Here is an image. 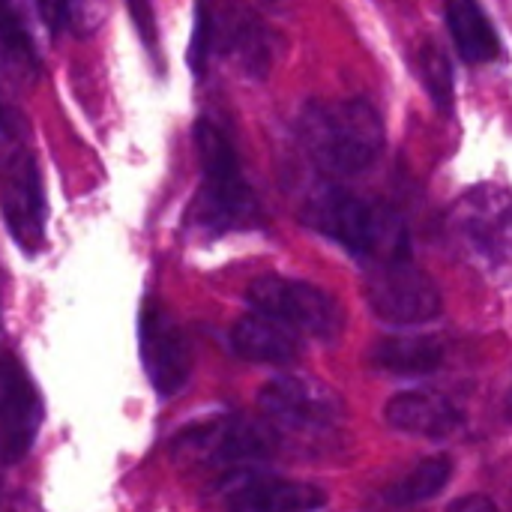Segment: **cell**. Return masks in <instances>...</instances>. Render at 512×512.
Returning <instances> with one entry per match:
<instances>
[{
  "label": "cell",
  "instance_id": "cell-1",
  "mask_svg": "<svg viewBox=\"0 0 512 512\" xmlns=\"http://www.w3.org/2000/svg\"><path fill=\"white\" fill-rule=\"evenodd\" d=\"M303 150L330 174H363L384 153V120L366 99L312 102L297 120Z\"/></svg>",
  "mask_w": 512,
  "mask_h": 512
},
{
  "label": "cell",
  "instance_id": "cell-2",
  "mask_svg": "<svg viewBox=\"0 0 512 512\" xmlns=\"http://www.w3.org/2000/svg\"><path fill=\"white\" fill-rule=\"evenodd\" d=\"M303 222L354 255L378 261L405 258V228L384 207L363 201L348 189L324 186L309 195L303 204Z\"/></svg>",
  "mask_w": 512,
  "mask_h": 512
},
{
  "label": "cell",
  "instance_id": "cell-3",
  "mask_svg": "<svg viewBox=\"0 0 512 512\" xmlns=\"http://www.w3.org/2000/svg\"><path fill=\"white\" fill-rule=\"evenodd\" d=\"M195 144L204 165V183L192 207V222L213 234L249 228L258 222V201L243 180L237 150L222 126L201 120L195 129Z\"/></svg>",
  "mask_w": 512,
  "mask_h": 512
},
{
  "label": "cell",
  "instance_id": "cell-4",
  "mask_svg": "<svg viewBox=\"0 0 512 512\" xmlns=\"http://www.w3.org/2000/svg\"><path fill=\"white\" fill-rule=\"evenodd\" d=\"M210 57L231 63L249 78H261L273 63V36L267 24L237 0H198L192 42L195 69L204 72Z\"/></svg>",
  "mask_w": 512,
  "mask_h": 512
},
{
  "label": "cell",
  "instance_id": "cell-5",
  "mask_svg": "<svg viewBox=\"0 0 512 512\" xmlns=\"http://www.w3.org/2000/svg\"><path fill=\"white\" fill-rule=\"evenodd\" d=\"M450 231L489 276H512V192L495 183L474 186L450 210Z\"/></svg>",
  "mask_w": 512,
  "mask_h": 512
},
{
  "label": "cell",
  "instance_id": "cell-6",
  "mask_svg": "<svg viewBox=\"0 0 512 512\" xmlns=\"http://www.w3.org/2000/svg\"><path fill=\"white\" fill-rule=\"evenodd\" d=\"M249 303H252V309L279 318L300 336L333 342L345 330L342 306L327 291H321L309 282H300V279L264 276V279L252 282Z\"/></svg>",
  "mask_w": 512,
  "mask_h": 512
},
{
  "label": "cell",
  "instance_id": "cell-7",
  "mask_svg": "<svg viewBox=\"0 0 512 512\" xmlns=\"http://www.w3.org/2000/svg\"><path fill=\"white\" fill-rule=\"evenodd\" d=\"M261 414L273 432L285 435H321L342 420L339 396L300 375H282L261 390Z\"/></svg>",
  "mask_w": 512,
  "mask_h": 512
},
{
  "label": "cell",
  "instance_id": "cell-8",
  "mask_svg": "<svg viewBox=\"0 0 512 512\" xmlns=\"http://www.w3.org/2000/svg\"><path fill=\"white\" fill-rule=\"evenodd\" d=\"M369 309L387 324H426L441 315V291L429 273L408 264L405 258L381 261L366 282Z\"/></svg>",
  "mask_w": 512,
  "mask_h": 512
},
{
  "label": "cell",
  "instance_id": "cell-9",
  "mask_svg": "<svg viewBox=\"0 0 512 512\" xmlns=\"http://www.w3.org/2000/svg\"><path fill=\"white\" fill-rule=\"evenodd\" d=\"M273 450L270 426H258L243 417H222L186 429L177 438V459L198 468H240L264 459Z\"/></svg>",
  "mask_w": 512,
  "mask_h": 512
},
{
  "label": "cell",
  "instance_id": "cell-10",
  "mask_svg": "<svg viewBox=\"0 0 512 512\" xmlns=\"http://www.w3.org/2000/svg\"><path fill=\"white\" fill-rule=\"evenodd\" d=\"M42 396L30 372L12 357H0V468L21 462L42 426Z\"/></svg>",
  "mask_w": 512,
  "mask_h": 512
},
{
  "label": "cell",
  "instance_id": "cell-11",
  "mask_svg": "<svg viewBox=\"0 0 512 512\" xmlns=\"http://www.w3.org/2000/svg\"><path fill=\"white\" fill-rule=\"evenodd\" d=\"M0 210L9 234L24 252H36L45 243V192L36 162L27 153H15L0 168Z\"/></svg>",
  "mask_w": 512,
  "mask_h": 512
},
{
  "label": "cell",
  "instance_id": "cell-12",
  "mask_svg": "<svg viewBox=\"0 0 512 512\" xmlns=\"http://www.w3.org/2000/svg\"><path fill=\"white\" fill-rule=\"evenodd\" d=\"M141 363L159 396H174L192 375L189 342L156 303L141 309Z\"/></svg>",
  "mask_w": 512,
  "mask_h": 512
},
{
  "label": "cell",
  "instance_id": "cell-13",
  "mask_svg": "<svg viewBox=\"0 0 512 512\" xmlns=\"http://www.w3.org/2000/svg\"><path fill=\"white\" fill-rule=\"evenodd\" d=\"M228 507L240 512H306L327 507V495L312 483L285 477H246L231 486Z\"/></svg>",
  "mask_w": 512,
  "mask_h": 512
},
{
  "label": "cell",
  "instance_id": "cell-14",
  "mask_svg": "<svg viewBox=\"0 0 512 512\" xmlns=\"http://www.w3.org/2000/svg\"><path fill=\"white\" fill-rule=\"evenodd\" d=\"M462 408L432 390H414L390 399L387 405V423L405 435H420V438H447L462 426Z\"/></svg>",
  "mask_w": 512,
  "mask_h": 512
},
{
  "label": "cell",
  "instance_id": "cell-15",
  "mask_svg": "<svg viewBox=\"0 0 512 512\" xmlns=\"http://www.w3.org/2000/svg\"><path fill=\"white\" fill-rule=\"evenodd\" d=\"M231 345L240 357L264 366H288L300 357V333L267 312H252L237 321Z\"/></svg>",
  "mask_w": 512,
  "mask_h": 512
},
{
  "label": "cell",
  "instance_id": "cell-16",
  "mask_svg": "<svg viewBox=\"0 0 512 512\" xmlns=\"http://www.w3.org/2000/svg\"><path fill=\"white\" fill-rule=\"evenodd\" d=\"M39 72L33 36L15 0H0V87L21 90Z\"/></svg>",
  "mask_w": 512,
  "mask_h": 512
},
{
  "label": "cell",
  "instance_id": "cell-17",
  "mask_svg": "<svg viewBox=\"0 0 512 512\" xmlns=\"http://www.w3.org/2000/svg\"><path fill=\"white\" fill-rule=\"evenodd\" d=\"M444 15L453 42L468 63H489L501 54L498 33L477 0H447Z\"/></svg>",
  "mask_w": 512,
  "mask_h": 512
},
{
  "label": "cell",
  "instance_id": "cell-18",
  "mask_svg": "<svg viewBox=\"0 0 512 512\" xmlns=\"http://www.w3.org/2000/svg\"><path fill=\"white\" fill-rule=\"evenodd\" d=\"M372 363L390 375H429L444 363V345L429 336H393L375 345Z\"/></svg>",
  "mask_w": 512,
  "mask_h": 512
},
{
  "label": "cell",
  "instance_id": "cell-19",
  "mask_svg": "<svg viewBox=\"0 0 512 512\" xmlns=\"http://www.w3.org/2000/svg\"><path fill=\"white\" fill-rule=\"evenodd\" d=\"M450 477H453V462H450L447 456L426 459V462H420L408 477H402L399 483L390 486L387 504H393V507H414V504H423V501L441 495L444 486L450 483Z\"/></svg>",
  "mask_w": 512,
  "mask_h": 512
},
{
  "label": "cell",
  "instance_id": "cell-20",
  "mask_svg": "<svg viewBox=\"0 0 512 512\" xmlns=\"http://www.w3.org/2000/svg\"><path fill=\"white\" fill-rule=\"evenodd\" d=\"M420 75H423L432 99L438 102V108H450V102H453V69H450V60L441 48H435V45L423 48Z\"/></svg>",
  "mask_w": 512,
  "mask_h": 512
},
{
  "label": "cell",
  "instance_id": "cell-21",
  "mask_svg": "<svg viewBox=\"0 0 512 512\" xmlns=\"http://www.w3.org/2000/svg\"><path fill=\"white\" fill-rule=\"evenodd\" d=\"M87 3L90 0H39V9L54 30H63V27H75L84 18Z\"/></svg>",
  "mask_w": 512,
  "mask_h": 512
},
{
  "label": "cell",
  "instance_id": "cell-22",
  "mask_svg": "<svg viewBox=\"0 0 512 512\" xmlns=\"http://www.w3.org/2000/svg\"><path fill=\"white\" fill-rule=\"evenodd\" d=\"M18 141H21V123L12 111L0 105V168L18 153Z\"/></svg>",
  "mask_w": 512,
  "mask_h": 512
},
{
  "label": "cell",
  "instance_id": "cell-23",
  "mask_svg": "<svg viewBox=\"0 0 512 512\" xmlns=\"http://www.w3.org/2000/svg\"><path fill=\"white\" fill-rule=\"evenodd\" d=\"M129 12H132V21L138 24L141 30V39L147 42V48L156 54V18H153V6L150 0H126Z\"/></svg>",
  "mask_w": 512,
  "mask_h": 512
},
{
  "label": "cell",
  "instance_id": "cell-24",
  "mask_svg": "<svg viewBox=\"0 0 512 512\" xmlns=\"http://www.w3.org/2000/svg\"><path fill=\"white\" fill-rule=\"evenodd\" d=\"M453 510H495V504L489 498H462L453 504Z\"/></svg>",
  "mask_w": 512,
  "mask_h": 512
}]
</instances>
